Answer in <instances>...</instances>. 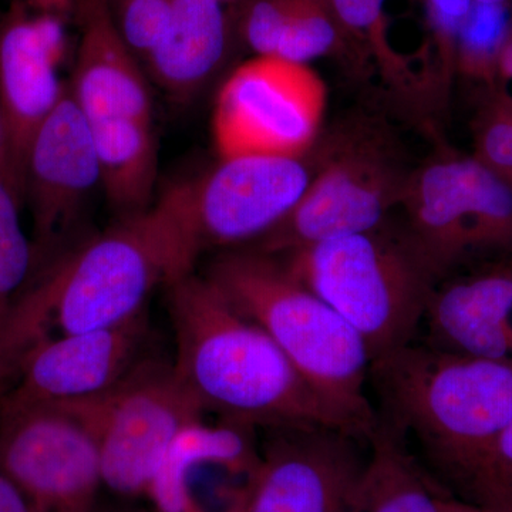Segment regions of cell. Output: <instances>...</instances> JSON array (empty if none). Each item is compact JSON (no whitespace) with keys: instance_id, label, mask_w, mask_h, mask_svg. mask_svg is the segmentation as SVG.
Here are the masks:
<instances>
[{"instance_id":"cell-1","label":"cell","mask_w":512,"mask_h":512,"mask_svg":"<svg viewBox=\"0 0 512 512\" xmlns=\"http://www.w3.org/2000/svg\"><path fill=\"white\" fill-rule=\"evenodd\" d=\"M198 255L173 190L70 251L28 285L0 330V387L40 340L111 328L146 312L151 293L194 271Z\"/></svg>"},{"instance_id":"cell-2","label":"cell","mask_w":512,"mask_h":512,"mask_svg":"<svg viewBox=\"0 0 512 512\" xmlns=\"http://www.w3.org/2000/svg\"><path fill=\"white\" fill-rule=\"evenodd\" d=\"M167 296L171 363L205 416L256 431L323 426L352 433L274 340L207 276H181Z\"/></svg>"},{"instance_id":"cell-3","label":"cell","mask_w":512,"mask_h":512,"mask_svg":"<svg viewBox=\"0 0 512 512\" xmlns=\"http://www.w3.org/2000/svg\"><path fill=\"white\" fill-rule=\"evenodd\" d=\"M377 419L457 497L512 421V367L451 355L414 340L370 363Z\"/></svg>"},{"instance_id":"cell-4","label":"cell","mask_w":512,"mask_h":512,"mask_svg":"<svg viewBox=\"0 0 512 512\" xmlns=\"http://www.w3.org/2000/svg\"><path fill=\"white\" fill-rule=\"evenodd\" d=\"M205 276L274 340L348 429L367 441L377 423L367 396L372 359L356 330L275 256L252 249L227 252Z\"/></svg>"},{"instance_id":"cell-5","label":"cell","mask_w":512,"mask_h":512,"mask_svg":"<svg viewBox=\"0 0 512 512\" xmlns=\"http://www.w3.org/2000/svg\"><path fill=\"white\" fill-rule=\"evenodd\" d=\"M275 258L356 330L372 362L417 339L439 282L403 225L390 221Z\"/></svg>"},{"instance_id":"cell-6","label":"cell","mask_w":512,"mask_h":512,"mask_svg":"<svg viewBox=\"0 0 512 512\" xmlns=\"http://www.w3.org/2000/svg\"><path fill=\"white\" fill-rule=\"evenodd\" d=\"M322 147L302 200L252 244V251L282 256L326 239L373 231L402 205L413 171L383 127L352 123Z\"/></svg>"},{"instance_id":"cell-7","label":"cell","mask_w":512,"mask_h":512,"mask_svg":"<svg viewBox=\"0 0 512 512\" xmlns=\"http://www.w3.org/2000/svg\"><path fill=\"white\" fill-rule=\"evenodd\" d=\"M403 227L437 281L512 259V185L474 156L444 154L410 175Z\"/></svg>"},{"instance_id":"cell-8","label":"cell","mask_w":512,"mask_h":512,"mask_svg":"<svg viewBox=\"0 0 512 512\" xmlns=\"http://www.w3.org/2000/svg\"><path fill=\"white\" fill-rule=\"evenodd\" d=\"M0 467L35 512H90L103 484L89 402L0 406Z\"/></svg>"},{"instance_id":"cell-9","label":"cell","mask_w":512,"mask_h":512,"mask_svg":"<svg viewBox=\"0 0 512 512\" xmlns=\"http://www.w3.org/2000/svg\"><path fill=\"white\" fill-rule=\"evenodd\" d=\"M326 86L309 64L271 56L242 63L215 103V146L221 158L305 157L318 141Z\"/></svg>"},{"instance_id":"cell-10","label":"cell","mask_w":512,"mask_h":512,"mask_svg":"<svg viewBox=\"0 0 512 512\" xmlns=\"http://www.w3.org/2000/svg\"><path fill=\"white\" fill-rule=\"evenodd\" d=\"M89 402L99 436L104 490L126 500H144L177 434L205 416L171 360L144 357L119 386Z\"/></svg>"},{"instance_id":"cell-11","label":"cell","mask_w":512,"mask_h":512,"mask_svg":"<svg viewBox=\"0 0 512 512\" xmlns=\"http://www.w3.org/2000/svg\"><path fill=\"white\" fill-rule=\"evenodd\" d=\"M258 463L228 512H353L367 441L333 427L264 431Z\"/></svg>"},{"instance_id":"cell-12","label":"cell","mask_w":512,"mask_h":512,"mask_svg":"<svg viewBox=\"0 0 512 512\" xmlns=\"http://www.w3.org/2000/svg\"><path fill=\"white\" fill-rule=\"evenodd\" d=\"M305 157L235 156L194 183L174 187L200 254L207 248L248 247L278 227L308 190Z\"/></svg>"},{"instance_id":"cell-13","label":"cell","mask_w":512,"mask_h":512,"mask_svg":"<svg viewBox=\"0 0 512 512\" xmlns=\"http://www.w3.org/2000/svg\"><path fill=\"white\" fill-rule=\"evenodd\" d=\"M147 311L111 328L40 340L19 360L0 406H62L99 399L144 359Z\"/></svg>"},{"instance_id":"cell-14","label":"cell","mask_w":512,"mask_h":512,"mask_svg":"<svg viewBox=\"0 0 512 512\" xmlns=\"http://www.w3.org/2000/svg\"><path fill=\"white\" fill-rule=\"evenodd\" d=\"M72 10L76 0H29L0 32V89L13 138L25 150L62 99L57 67Z\"/></svg>"},{"instance_id":"cell-15","label":"cell","mask_w":512,"mask_h":512,"mask_svg":"<svg viewBox=\"0 0 512 512\" xmlns=\"http://www.w3.org/2000/svg\"><path fill=\"white\" fill-rule=\"evenodd\" d=\"M416 340L451 355L512 367V259L437 282Z\"/></svg>"},{"instance_id":"cell-16","label":"cell","mask_w":512,"mask_h":512,"mask_svg":"<svg viewBox=\"0 0 512 512\" xmlns=\"http://www.w3.org/2000/svg\"><path fill=\"white\" fill-rule=\"evenodd\" d=\"M28 153L36 185L37 237L50 245L79 217L100 183L92 124L70 89L37 127Z\"/></svg>"},{"instance_id":"cell-17","label":"cell","mask_w":512,"mask_h":512,"mask_svg":"<svg viewBox=\"0 0 512 512\" xmlns=\"http://www.w3.org/2000/svg\"><path fill=\"white\" fill-rule=\"evenodd\" d=\"M76 18L79 46L70 92L87 119L151 120L144 74L117 28L109 0H76Z\"/></svg>"},{"instance_id":"cell-18","label":"cell","mask_w":512,"mask_h":512,"mask_svg":"<svg viewBox=\"0 0 512 512\" xmlns=\"http://www.w3.org/2000/svg\"><path fill=\"white\" fill-rule=\"evenodd\" d=\"M258 431L205 416L187 424L165 451L144 500L154 512H201L198 491L215 471L247 481L259 458Z\"/></svg>"},{"instance_id":"cell-19","label":"cell","mask_w":512,"mask_h":512,"mask_svg":"<svg viewBox=\"0 0 512 512\" xmlns=\"http://www.w3.org/2000/svg\"><path fill=\"white\" fill-rule=\"evenodd\" d=\"M229 37L224 2L174 0L167 25L144 62L161 89L175 99H190L220 69Z\"/></svg>"},{"instance_id":"cell-20","label":"cell","mask_w":512,"mask_h":512,"mask_svg":"<svg viewBox=\"0 0 512 512\" xmlns=\"http://www.w3.org/2000/svg\"><path fill=\"white\" fill-rule=\"evenodd\" d=\"M353 512H494L457 497L421 464L399 433L377 419Z\"/></svg>"},{"instance_id":"cell-21","label":"cell","mask_w":512,"mask_h":512,"mask_svg":"<svg viewBox=\"0 0 512 512\" xmlns=\"http://www.w3.org/2000/svg\"><path fill=\"white\" fill-rule=\"evenodd\" d=\"M242 35L255 56L309 64L343 42L329 0H247Z\"/></svg>"},{"instance_id":"cell-22","label":"cell","mask_w":512,"mask_h":512,"mask_svg":"<svg viewBox=\"0 0 512 512\" xmlns=\"http://www.w3.org/2000/svg\"><path fill=\"white\" fill-rule=\"evenodd\" d=\"M100 184L114 207L133 215L150 208L157 177L151 120L109 117L90 121Z\"/></svg>"},{"instance_id":"cell-23","label":"cell","mask_w":512,"mask_h":512,"mask_svg":"<svg viewBox=\"0 0 512 512\" xmlns=\"http://www.w3.org/2000/svg\"><path fill=\"white\" fill-rule=\"evenodd\" d=\"M503 18V6L474 3L456 39L454 66L485 87L498 83V60L510 36Z\"/></svg>"},{"instance_id":"cell-24","label":"cell","mask_w":512,"mask_h":512,"mask_svg":"<svg viewBox=\"0 0 512 512\" xmlns=\"http://www.w3.org/2000/svg\"><path fill=\"white\" fill-rule=\"evenodd\" d=\"M33 259L35 251L20 224L15 200L0 181V330L28 288Z\"/></svg>"},{"instance_id":"cell-25","label":"cell","mask_w":512,"mask_h":512,"mask_svg":"<svg viewBox=\"0 0 512 512\" xmlns=\"http://www.w3.org/2000/svg\"><path fill=\"white\" fill-rule=\"evenodd\" d=\"M473 121V156L512 185V96L488 86Z\"/></svg>"},{"instance_id":"cell-26","label":"cell","mask_w":512,"mask_h":512,"mask_svg":"<svg viewBox=\"0 0 512 512\" xmlns=\"http://www.w3.org/2000/svg\"><path fill=\"white\" fill-rule=\"evenodd\" d=\"M461 498L494 512H512V421L488 451Z\"/></svg>"},{"instance_id":"cell-27","label":"cell","mask_w":512,"mask_h":512,"mask_svg":"<svg viewBox=\"0 0 512 512\" xmlns=\"http://www.w3.org/2000/svg\"><path fill=\"white\" fill-rule=\"evenodd\" d=\"M109 3L121 36L134 55L146 59L167 25L174 0H109Z\"/></svg>"},{"instance_id":"cell-28","label":"cell","mask_w":512,"mask_h":512,"mask_svg":"<svg viewBox=\"0 0 512 512\" xmlns=\"http://www.w3.org/2000/svg\"><path fill=\"white\" fill-rule=\"evenodd\" d=\"M343 33L369 43L387 70L400 69L399 57L384 35V6L387 0H329Z\"/></svg>"},{"instance_id":"cell-29","label":"cell","mask_w":512,"mask_h":512,"mask_svg":"<svg viewBox=\"0 0 512 512\" xmlns=\"http://www.w3.org/2000/svg\"><path fill=\"white\" fill-rule=\"evenodd\" d=\"M431 26L441 53L444 74L453 70L456 39L474 6V0H426Z\"/></svg>"},{"instance_id":"cell-30","label":"cell","mask_w":512,"mask_h":512,"mask_svg":"<svg viewBox=\"0 0 512 512\" xmlns=\"http://www.w3.org/2000/svg\"><path fill=\"white\" fill-rule=\"evenodd\" d=\"M0 512H35L29 501L0 467Z\"/></svg>"},{"instance_id":"cell-31","label":"cell","mask_w":512,"mask_h":512,"mask_svg":"<svg viewBox=\"0 0 512 512\" xmlns=\"http://www.w3.org/2000/svg\"><path fill=\"white\" fill-rule=\"evenodd\" d=\"M117 501H97L94 508L90 512H154L150 505H138L136 500H126V498L116 497Z\"/></svg>"},{"instance_id":"cell-32","label":"cell","mask_w":512,"mask_h":512,"mask_svg":"<svg viewBox=\"0 0 512 512\" xmlns=\"http://www.w3.org/2000/svg\"><path fill=\"white\" fill-rule=\"evenodd\" d=\"M498 77L501 80H512V35L508 36L501 50L500 60H498Z\"/></svg>"},{"instance_id":"cell-33","label":"cell","mask_w":512,"mask_h":512,"mask_svg":"<svg viewBox=\"0 0 512 512\" xmlns=\"http://www.w3.org/2000/svg\"><path fill=\"white\" fill-rule=\"evenodd\" d=\"M510 0H474V3H478V5H487V6H505Z\"/></svg>"},{"instance_id":"cell-34","label":"cell","mask_w":512,"mask_h":512,"mask_svg":"<svg viewBox=\"0 0 512 512\" xmlns=\"http://www.w3.org/2000/svg\"><path fill=\"white\" fill-rule=\"evenodd\" d=\"M221 2L227 3V2H232V0H221Z\"/></svg>"},{"instance_id":"cell-35","label":"cell","mask_w":512,"mask_h":512,"mask_svg":"<svg viewBox=\"0 0 512 512\" xmlns=\"http://www.w3.org/2000/svg\"><path fill=\"white\" fill-rule=\"evenodd\" d=\"M510 35H512V28H511V32H510Z\"/></svg>"}]
</instances>
